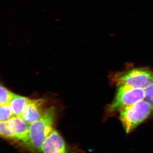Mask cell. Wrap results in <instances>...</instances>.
<instances>
[{
	"instance_id": "obj_9",
	"label": "cell",
	"mask_w": 153,
	"mask_h": 153,
	"mask_svg": "<svg viewBox=\"0 0 153 153\" xmlns=\"http://www.w3.org/2000/svg\"><path fill=\"white\" fill-rule=\"evenodd\" d=\"M10 104L1 105L0 119L1 121H7L15 116Z\"/></svg>"
},
{
	"instance_id": "obj_10",
	"label": "cell",
	"mask_w": 153,
	"mask_h": 153,
	"mask_svg": "<svg viewBox=\"0 0 153 153\" xmlns=\"http://www.w3.org/2000/svg\"><path fill=\"white\" fill-rule=\"evenodd\" d=\"M0 105L10 104L11 100L15 94L8 90L5 87L1 85L0 87Z\"/></svg>"
},
{
	"instance_id": "obj_11",
	"label": "cell",
	"mask_w": 153,
	"mask_h": 153,
	"mask_svg": "<svg viewBox=\"0 0 153 153\" xmlns=\"http://www.w3.org/2000/svg\"><path fill=\"white\" fill-rule=\"evenodd\" d=\"M145 90V100L149 104L153 111V79L150 85Z\"/></svg>"
},
{
	"instance_id": "obj_5",
	"label": "cell",
	"mask_w": 153,
	"mask_h": 153,
	"mask_svg": "<svg viewBox=\"0 0 153 153\" xmlns=\"http://www.w3.org/2000/svg\"><path fill=\"white\" fill-rule=\"evenodd\" d=\"M45 101L43 99L30 100L25 106L21 117L29 125L38 121L45 113Z\"/></svg>"
},
{
	"instance_id": "obj_6",
	"label": "cell",
	"mask_w": 153,
	"mask_h": 153,
	"mask_svg": "<svg viewBox=\"0 0 153 153\" xmlns=\"http://www.w3.org/2000/svg\"><path fill=\"white\" fill-rule=\"evenodd\" d=\"M6 125L10 135V139L20 141L24 144L27 137L29 125L16 116L6 121Z\"/></svg>"
},
{
	"instance_id": "obj_3",
	"label": "cell",
	"mask_w": 153,
	"mask_h": 153,
	"mask_svg": "<svg viewBox=\"0 0 153 153\" xmlns=\"http://www.w3.org/2000/svg\"><path fill=\"white\" fill-rule=\"evenodd\" d=\"M119 112L120 120L126 132L129 134L149 118L153 111L151 105L144 99L124 108Z\"/></svg>"
},
{
	"instance_id": "obj_7",
	"label": "cell",
	"mask_w": 153,
	"mask_h": 153,
	"mask_svg": "<svg viewBox=\"0 0 153 153\" xmlns=\"http://www.w3.org/2000/svg\"><path fill=\"white\" fill-rule=\"evenodd\" d=\"M43 153H67L66 143L57 131L53 130L42 146Z\"/></svg>"
},
{
	"instance_id": "obj_4",
	"label": "cell",
	"mask_w": 153,
	"mask_h": 153,
	"mask_svg": "<svg viewBox=\"0 0 153 153\" xmlns=\"http://www.w3.org/2000/svg\"><path fill=\"white\" fill-rule=\"evenodd\" d=\"M145 89L121 85L117 86L113 100L105 109V118L113 116L126 107L145 99Z\"/></svg>"
},
{
	"instance_id": "obj_1",
	"label": "cell",
	"mask_w": 153,
	"mask_h": 153,
	"mask_svg": "<svg viewBox=\"0 0 153 153\" xmlns=\"http://www.w3.org/2000/svg\"><path fill=\"white\" fill-rule=\"evenodd\" d=\"M55 114V108L50 107L40 119L29 125L27 137L24 145L31 150L41 152L45 140L54 130Z\"/></svg>"
},
{
	"instance_id": "obj_8",
	"label": "cell",
	"mask_w": 153,
	"mask_h": 153,
	"mask_svg": "<svg viewBox=\"0 0 153 153\" xmlns=\"http://www.w3.org/2000/svg\"><path fill=\"white\" fill-rule=\"evenodd\" d=\"M30 100V99L15 94L10 103L15 115L21 117L24 108Z\"/></svg>"
},
{
	"instance_id": "obj_2",
	"label": "cell",
	"mask_w": 153,
	"mask_h": 153,
	"mask_svg": "<svg viewBox=\"0 0 153 153\" xmlns=\"http://www.w3.org/2000/svg\"><path fill=\"white\" fill-rule=\"evenodd\" d=\"M113 85H125L146 89L153 79V71L146 67L128 68L124 71L111 72L109 75Z\"/></svg>"
}]
</instances>
